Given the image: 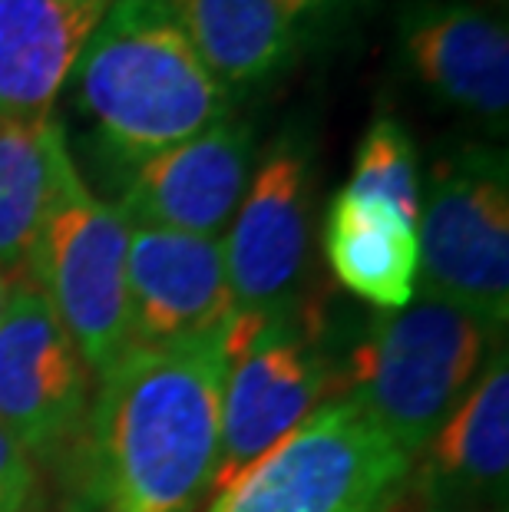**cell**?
Here are the masks:
<instances>
[{
	"instance_id": "1",
	"label": "cell",
	"mask_w": 509,
	"mask_h": 512,
	"mask_svg": "<svg viewBox=\"0 0 509 512\" xmlns=\"http://www.w3.org/2000/svg\"><path fill=\"white\" fill-rule=\"evenodd\" d=\"M225 331L133 347L100 377L80 430L83 512L205 506L219 470Z\"/></svg>"
},
{
	"instance_id": "2",
	"label": "cell",
	"mask_w": 509,
	"mask_h": 512,
	"mask_svg": "<svg viewBox=\"0 0 509 512\" xmlns=\"http://www.w3.org/2000/svg\"><path fill=\"white\" fill-rule=\"evenodd\" d=\"M73 76L80 113L126 169L199 136L232 103L159 0H113Z\"/></svg>"
},
{
	"instance_id": "3",
	"label": "cell",
	"mask_w": 509,
	"mask_h": 512,
	"mask_svg": "<svg viewBox=\"0 0 509 512\" xmlns=\"http://www.w3.org/2000/svg\"><path fill=\"white\" fill-rule=\"evenodd\" d=\"M407 473L410 456L344 394L215 489L205 512H387Z\"/></svg>"
},
{
	"instance_id": "4",
	"label": "cell",
	"mask_w": 509,
	"mask_h": 512,
	"mask_svg": "<svg viewBox=\"0 0 509 512\" xmlns=\"http://www.w3.org/2000/svg\"><path fill=\"white\" fill-rule=\"evenodd\" d=\"M490 328L440 301L377 318L351 357V400L410 460L424 453L486 364Z\"/></svg>"
},
{
	"instance_id": "5",
	"label": "cell",
	"mask_w": 509,
	"mask_h": 512,
	"mask_svg": "<svg viewBox=\"0 0 509 512\" xmlns=\"http://www.w3.org/2000/svg\"><path fill=\"white\" fill-rule=\"evenodd\" d=\"M126 252L129 222L96 199L70 159L43 209L24 275L50 301L93 377L133 351Z\"/></svg>"
},
{
	"instance_id": "6",
	"label": "cell",
	"mask_w": 509,
	"mask_h": 512,
	"mask_svg": "<svg viewBox=\"0 0 509 512\" xmlns=\"http://www.w3.org/2000/svg\"><path fill=\"white\" fill-rule=\"evenodd\" d=\"M420 278L430 301L473 314L486 328L509 318V185L506 156L457 146L433 162L417 215Z\"/></svg>"
},
{
	"instance_id": "7",
	"label": "cell",
	"mask_w": 509,
	"mask_h": 512,
	"mask_svg": "<svg viewBox=\"0 0 509 512\" xmlns=\"http://www.w3.org/2000/svg\"><path fill=\"white\" fill-rule=\"evenodd\" d=\"M225 357L222 443L212 489H222L285 440L331 384L311 334L291 321L285 308L235 311L225 331Z\"/></svg>"
},
{
	"instance_id": "8",
	"label": "cell",
	"mask_w": 509,
	"mask_h": 512,
	"mask_svg": "<svg viewBox=\"0 0 509 512\" xmlns=\"http://www.w3.org/2000/svg\"><path fill=\"white\" fill-rule=\"evenodd\" d=\"M90 413V370L50 301L24 278L0 311V427L27 453H57Z\"/></svg>"
},
{
	"instance_id": "9",
	"label": "cell",
	"mask_w": 509,
	"mask_h": 512,
	"mask_svg": "<svg viewBox=\"0 0 509 512\" xmlns=\"http://www.w3.org/2000/svg\"><path fill=\"white\" fill-rule=\"evenodd\" d=\"M311 222V149L281 133L252 169L222 242L235 311H278L305 275Z\"/></svg>"
},
{
	"instance_id": "10",
	"label": "cell",
	"mask_w": 509,
	"mask_h": 512,
	"mask_svg": "<svg viewBox=\"0 0 509 512\" xmlns=\"http://www.w3.org/2000/svg\"><path fill=\"white\" fill-rule=\"evenodd\" d=\"M255 169V129L225 116L129 169L116 209L129 225L215 235L232 222Z\"/></svg>"
},
{
	"instance_id": "11",
	"label": "cell",
	"mask_w": 509,
	"mask_h": 512,
	"mask_svg": "<svg viewBox=\"0 0 509 512\" xmlns=\"http://www.w3.org/2000/svg\"><path fill=\"white\" fill-rule=\"evenodd\" d=\"M133 347L219 334L235 318L222 238L129 225L126 252Z\"/></svg>"
},
{
	"instance_id": "12",
	"label": "cell",
	"mask_w": 509,
	"mask_h": 512,
	"mask_svg": "<svg viewBox=\"0 0 509 512\" xmlns=\"http://www.w3.org/2000/svg\"><path fill=\"white\" fill-rule=\"evenodd\" d=\"M404 63L443 103L506 126L509 34L480 7L457 0H407L397 17Z\"/></svg>"
},
{
	"instance_id": "13",
	"label": "cell",
	"mask_w": 509,
	"mask_h": 512,
	"mask_svg": "<svg viewBox=\"0 0 509 512\" xmlns=\"http://www.w3.org/2000/svg\"><path fill=\"white\" fill-rule=\"evenodd\" d=\"M113 0H0V123L53 116Z\"/></svg>"
},
{
	"instance_id": "14",
	"label": "cell",
	"mask_w": 509,
	"mask_h": 512,
	"mask_svg": "<svg viewBox=\"0 0 509 512\" xmlns=\"http://www.w3.org/2000/svg\"><path fill=\"white\" fill-rule=\"evenodd\" d=\"M225 90H248L295 63L305 27L278 0H159Z\"/></svg>"
},
{
	"instance_id": "15",
	"label": "cell",
	"mask_w": 509,
	"mask_h": 512,
	"mask_svg": "<svg viewBox=\"0 0 509 512\" xmlns=\"http://www.w3.org/2000/svg\"><path fill=\"white\" fill-rule=\"evenodd\" d=\"M324 255L334 278L381 311L414 304L420 278L417 225L391 205L341 189L324 219Z\"/></svg>"
},
{
	"instance_id": "16",
	"label": "cell",
	"mask_w": 509,
	"mask_h": 512,
	"mask_svg": "<svg viewBox=\"0 0 509 512\" xmlns=\"http://www.w3.org/2000/svg\"><path fill=\"white\" fill-rule=\"evenodd\" d=\"M70 159L67 133L53 116L0 123V271L7 281L24 278L43 209Z\"/></svg>"
},
{
	"instance_id": "17",
	"label": "cell",
	"mask_w": 509,
	"mask_h": 512,
	"mask_svg": "<svg viewBox=\"0 0 509 512\" xmlns=\"http://www.w3.org/2000/svg\"><path fill=\"white\" fill-rule=\"evenodd\" d=\"M433 466L470 493L503 496L509 473V361L506 351L486 357L440 433L433 437Z\"/></svg>"
},
{
	"instance_id": "18",
	"label": "cell",
	"mask_w": 509,
	"mask_h": 512,
	"mask_svg": "<svg viewBox=\"0 0 509 512\" xmlns=\"http://www.w3.org/2000/svg\"><path fill=\"white\" fill-rule=\"evenodd\" d=\"M344 189L391 205L417 225L420 199H424V176H420L417 146L400 119L374 116L361 146H357L351 182Z\"/></svg>"
},
{
	"instance_id": "19",
	"label": "cell",
	"mask_w": 509,
	"mask_h": 512,
	"mask_svg": "<svg viewBox=\"0 0 509 512\" xmlns=\"http://www.w3.org/2000/svg\"><path fill=\"white\" fill-rule=\"evenodd\" d=\"M37 499V470L30 453L0 427V512H30Z\"/></svg>"
},
{
	"instance_id": "20",
	"label": "cell",
	"mask_w": 509,
	"mask_h": 512,
	"mask_svg": "<svg viewBox=\"0 0 509 512\" xmlns=\"http://www.w3.org/2000/svg\"><path fill=\"white\" fill-rule=\"evenodd\" d=\"M278 4L285 7V14L291 20L308 27V24H324V20L338 17L351 0H278Z\"/></svg>"
},
{
	"instance_id": "21",
	"label": "cell",
	"mask_w": 509,
	"mask_h": 512,
	"mask_svg": "<svg viewBox=\"0 0 509 512\" xmlns=\"http://www.w3.org/2000/svg\"><path fill=\"white\" fill-rule=\"evenodd\" d=\"M7 291H10V281H7V275L0 271V311H4V301H7Z\"/></svg>"
}]
</instances>
